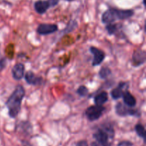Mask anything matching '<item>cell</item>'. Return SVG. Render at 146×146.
<instances>
[{
  "label": "cell",
  "mask_w": 146,
  "mask_h": 146,
  "mask_svg": "<svg viewBox=\"0 0 146 146\" xmlns=\"http://www.w3.org/2000/svg\"><path fill=\"white\" fill-rule=\"evenodd\" d=\"M25 95V90L21 85L17 86L7 102L9 115L14 118L18 115L21 109V101Z\"/></svg>",
  "instance_id": "1"
},
{
  "label": "cell",
  "mask_w": 146,
  "mask_h": 146,
  "mask_svg": "<svg viewBox=\"0 0 146 146\" xmlns=\"http://www.w3.org/2000/svg\"><path fill=\"white\" fill-rule=\"evenodd\" d=\"M114 137L113 126L106 124L94 133L96 141L91 143V146H111Z\"/></svg>",
  "instance_id": "2"
},
{
  "label": "cell",
  "mask_w": 146,
  "mask_h": 146,
  "mask_svg": "<svg viewBox=\"0 0 146 146\" xmlns=\"http://www.w3.org/2000/svg\"><path fill=\"white\" fill-rule=\"evenodd\" d=\"M134 12L131 9H110L103 14L102 21L104 24H112L117 19H125L133 15Z\"/></svg>",
  "instance_id": "3"
},
{
  "label": "cell",
  "mask_w": 146,
  "mask_h": 146,
  "mask_svg": "<svg viewBox=\"0 0 146 146\" xmlns=\"http://www.w3.org/2000/svg\"><path fill=\"white\" fill-rule=\"evenodd\" d=\"M105 110L104 107L102 105H94L88 107L86 111V115L90 121L96 120L102 115L103 113Z\"/></svg>",
  "instance_id": "4"
},
{
  "label": "cell",
  "mask_w": 146,
  "mask_h": 146,
  "mask_svg": "<svg viewBox=\"0 0 146 146\" xmlns=\"http://www.w3.org/2000/svg\"><path fill=\"white\" fill-rule=\"evenodd\" d=\"M115 111L116 113L120 116L126 115H139V113L137 110H133L131 108H128L125 104L119 102L115 105Z\"/></svg>",
  "instance_id": "5"
},
{
  "label": "cell",
  "mask_w": 146,
  "mask_h": 146,
  "mask_svg": "<svg viewBox=\"0 0 146 146\" xmlns=\"http://www.w3.org/2000/svg\"><path fill=\"white\" fill-rule=\"evenodd\" d=\"M90 51L94 54V60H93V66H98L105 59V53L102 50H98L95 47H91Z\"/></svg>",
  "instance_id": "6"
},
{
  "label": "cell",
  "mask_w": 146,
  "mask_h": 146,
  "mask_svg": "<svg viewBox=\"0 0 146 146\" xmlns=\"http://www.w3.org/2000/svg\"><path fill=\"white\" fill-rule=\"evenodd\" d=\"M58 29V27L56 24H41L37 27V32L39 34L46 35L55 32Z\"/></svg>",
  "instance_id": "7"
},
{
  "label": "cell",
  "mask_w": 146,
  "mask_h": 146,
  "mask_svg": "<svg viewBox=\"0 0 146 146\" xmlns=\"http://www.w3.org/2000/svg\"><path fill=\"white\" fill-rule=\"evenodd\" d=\"M145 61V52L143 50H136L133 52L132 57L133 65L138 67L144 64Z\"/></svg>",
  "instance_id": "8"
},
{
  "label": "cell",
  "mask_w": 146,
  "mask_h": 146,
  "mask_svg": "<svg viewBox=\"0 0 146 146\" xmlns=\"http://www.w3.org/2000/svg\"><path fill=\"white\" fill-rule=\"evenodd\" d=\"M24 65L21 63H17L14 66L12 69V76L14 79L19 80L24 77Z\"/></svg>",
  "instance_id": "9"
},
{
  "label": "cell",
  "mask_w": 146,
  "mask_h": 146,
  "mask_svg": "<svg viewBox=\"0 0 146 146\" xmlns=\"http://www.w3.org/2000/svg\"><path fill=\"white\" fill-rule=\"evenodd\" d=\"M25 80L27 83L30 84H34V85H37L40 84L42 82V79L41 77H38L34 74L33 72L29 71L27 72L25 75Z\"/></svg>",
  "instance_id": "10"
},
{
  "label": "cell",
  "mask_w": 146,
  "mask_h": 146,
  "mask_svg": "<svg viewBox=\"0 0 146 146\" xmlns=\"http://www.w3.org/2000/svg\"><path fill=\"white\" fill-rule=\"evenodd\" d=\"M50 5L48 1H43V0H39V1H36L34 4V8L36 11L37 13L40 14H42L45 13L49 8Z\"/></svg>",
  "instance_id": "11"
},
{
  "label": "cell",
  "mask_w": 146,
  "mask_h": 146,
  "mask_svg": "<svg viewBox=\"0 0 146 146\" xmlns=\"http://www.w3.org/2000/svg\"><path fill=\"white\" fill-rule=\"evenodd\" d=\"M123 98L125 104L130 107H135L136 104V100L128 91H125L123 94Z\"/></svg>",
  "instance_id": "12"
},
{
  "label": "cell",
  "mask_w": 146,
  "mask_h": 146,
  "mask_svg": "<svg viewBox=\"0 0 146 146\" xmlns=\"http://www.w3.org/2000/svg\"><path fill=\"white\" fill-rule=\"evenodd\" d=\"M108 100V93L106 92H101L96 96L94 98V102L96 105H103L104 103L106 102Z\"/></svg>",
  "instance_id": "13"
},
{
  "label": "cell",
  "mask_w": 146,
  "mask_h": 146,
  "mask_svg": "<svg viewBox=\"0 0 146 146\" xmlns=\"http://www.w3.org/2000/svg\"><path fill=\"white\" fill-rule=\"evenodd\" d=\"M125 86V83H120L118 87L113 89V90L111 91V97L114 99V100H118V99L121 98V97H123V94L124 92L123 91V87Z\"/></svg>",
  "instance_id": "14"
},
{
  "label": "cell",
  "mask_w": 146,
  "mask_h": 146,
  "mask_svg": "<svg viewBox=\"0 0 146 146\" xmlns=\"http://www.w3.org/2000/svg\"><path fill=\"white\" fill-rule=\"evenodd\" d=\"M135 131H136L137 134L140 136V137H143L144 139V140H145V127L143 125L141 124H138L136 125L135 127Z\"/></svg>",
  "instance_id": "15"
},
{
  "label": "cell",
  "mask_w": 146,
  "mask_h": 146,
  "mask_svg": "<svg viewBox=\"0 0 146 146\" xmlns=\"http://www.w3.org/2000/svg\"><path fill=\"white\" fill-rule=\"evenodd\" d=\"M111 74V70L108 67H104L100 70L99 76L102 79H106Z\"/></svg>",
  "instance_id": "16"
},
{
  "label": "cell",
  "mask_w": 146,
  "mask_h": 146,
  "mask_svg": "<svg viewBox=\"0 0 146 146\" xmlns=\"http://www.w3.org/2000/svg\"><path fill=\"white\" fill-rule=\"evenodd\" d=\"M106 29L109 34H115V31H117V24H108L106 26Z\"/></svg>",
  "instance_id": "17"
},
{
  "label": "cell",
  "mask_w": 146,
  "mask_h": 146,
  "mask_svg": "<svg viewBox=\"0 0 146 146\" xmlns=\"http://www.w3.org/2000/svg\"><path fill=\"white\" fill-rule=\"evenodd\" d=\"M88 92V90L85 86H80L79 87L77 90V93H78L79 95L82 96V97H84V96L86 95Z\"/></svg>",
  "instance_id": "18"
},
{
  "label": "cell",
  "mask_w": 146,
  "mask_h": 146,
  "mask_svg": "<svg viewBox=\"0 0 146 146\" xmlns=\"http://www.w3.org/2000/svg\"><path fill=\"white\" fill-rule=\"evenodd\" d=\"M118 146H133V143L130 141H121V143H118Z\"/></svg>",
  "instance_id": "19"
},
{
  "label": "cell",
  "mask_w": 146,
  "mask_h": 146,
  "mask_svg": "<svg viewBox=\"0 0 146 146\" xmlns=\"http://www.w3.org/2000/svg\"><path fill=\"white\" fill-rule=\"evenodd\" d=\"M76 146H88V144L86 140H81L76 143Z\"/></svg>",
  "instance_id": "20"
},
{
  "label": "cell",
  "mask_w": 146,
  "mask_h": 146,
  "mask_svg": "<svg viewBox=\"0 0 146 146\" xmlns=\"http://www.w3.org/2000/svg\"><path fill=\"white\" fill-rule=\"evenodd\" d=\"M6 64V60L4 59H2V60H0V71L5 67Z\"/></svg>",
  "instance_id": "21"
},
{
  "label": "cell",
  "mask_w": 146,
  "mask_h": 146,
  "mask_svg": "<svg viewBox=\"0 0 146 146\" xmlns=\"http://www.w3.org/2000/svg\"><path fill=\"white\" fill-rule=\"evenodd\" d=\"M48 3H49L50 7H51V6L56 5L58 2V0H48Z\"/></svg>",
  "instance_id": "22"
},
{
  "label": "cell",
  "mask_w": 146,
  "mask_h": 146,
  "mask_svg": "<svg viewBox=\"0 0 146 146\" xmlns=\"http://www.w3.org/2000/svg\"><path fill=\"white\" fill-rule=\"evenodd\" d=\"M23 146H32L27 141H23Z\"/></svg>",
  "instance_id": "23"
},
{
  "label": "cell",
  "mask_w": 146,
  "mask_h": 146,
  "mask_svg": "<svg viewBox=\"0 0 146 146\" xmlns=\"http://www.w3.org/2000/svg\"><path fill=\"white\" fill-rule=\"evenodd\" d=\"M66 1H74V0H66Z\"/></svg>",
  "instance_id": "24"
}]
</instances>
